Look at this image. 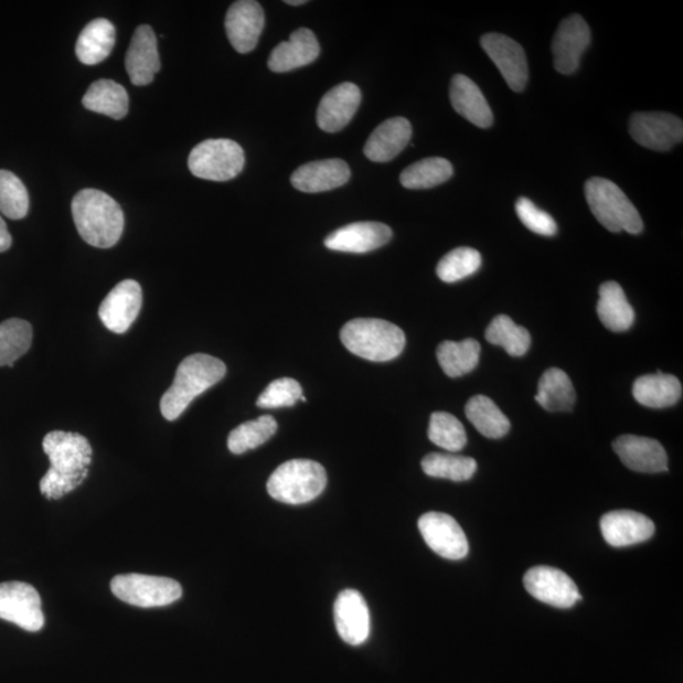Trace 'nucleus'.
<instances>
[{
  "label": "nucleus",
  "mask_w": 683,
  "mask_h": 683,
  "mask_svg": "<svg viewBox=\"0 0 683 683\" xmlns=\"http://www.w3.org/2000/svg\"><path fill=\"white\" fill-rule=\"evenodd\" d=\"M50 469L40 482L41 494L58 500L79 488L88 478L93 449L89 440L73 431H50L42 442Z\"/></svg>",
  "instance_id": "1"
},
{
  "label": "nucleus",
  "mask_w": 683,
  "mask_h": 683,
  "mask_svg": "<svg viewBox=\"0 0 683 683\" xmlns=\"http://www.w3.org/2000/svg\"><path fill=\"white\" fill-rule=\"evenodd\" d=\"M73 218L86 244L110 248L125 230V213L114 198L97 189H84L73 199Z\"/></svg>",
  "instance_id": "2"
},
{
  "label": "nucleus",
  "mask_w": 683,
  "mask_h": 683,
  "mask_svg": "<svg viewBox=\"0 0 683 683\" xmlns=\"http://www.w3.org/2000/svg\"><path fill=\"white\" fill-rule=\"evenodd\" d=\"M223 361L205 353L192 354L180 363L174 383L163 394L160 409L167 420H177L195 397L202 395L226 376Z\"/></svg>",
  "instance_id": "3"
},
{
  "label": "nucleus",
  "mask_w": 683,
  "mask_h": 683,
  "mask_svg": "<svg viewBox=\"0 0 683 683\" xmlns=\"http://www.w3.org/2000/svg\"><path fill=\"white\" fill-rule=\"evenodd\" d=\"M341 341L351 353L373 362L399 357L406 343L402 328L375 318H357L345 323Z\"/></svg>",
  "instance_id": "4"
},
{
  "label": "nucleus",
  "mask_w": 683,
  "mask_h": 683,
  "mask_svg": "<svg viewBox=\"0 0 683 683\" xmlns=\"http://www.w3.org/2000/svg\"><path fill=\"white\" fill-rule=\"evenodd\" d=\"M585 195L595 218L608 231L613 233L626 231L630 235H639L643 231L641 214L612 181L604 178L587 180Z\"/></svg>",
  "instance_id": "5"
},
{
  "label": "nucleus",
  "mask_w": 683,
  "mask_h": 683,
  "mask_svg": "<svg viewBox=\"0 0 683 683\" xmlns=\"http://www.w3.org/2000/svg\"><path fill=\"white\" fill-rule=\"evenodd\" d=\"M327 472L321 463L311 460H291L282 463L267 481L273 499L284 504L310 503L327 487Z\"/></svg>",
  "instance_id": "6"
},
{
  "label": "nucleus",
  "mask_w": 683,
  "mask_h": 683,
  "mask_svg": "<svg viewBox=\"0 0 683 683\" xmlns=\"http://www.w3.org/2000/svg\"><path fill=\"white\" fill-rule=\"evenodd\" d=\"M188 163L192 174L199 179L228 181L244 170L245 152L237 142L227 138L206 140L194 147Z\"/></svg>",
  "instance_id": "7"
},
{
  "label": "nucleus",
  "mask_w": 683,
  "mask_h": 683,
  "mask_svg": "<svg viewBox=\"0 0 683 683\" xmlns=\"http://www.w3.org/2000/svg\"><path fill=\"white\" fill-rule=\"evenodd\" d=\"M110 589L119 600L138 608L167 607L183 595L180 584L172 578L140 574L116 576Z\"/></svg>",
  "instance_id": "8"
},
{
  "label": "nucleus",
  "mask_w": 683,
  "mask_h": 683,
  "mask_svg": "<svg viewBox=\"0 0 683 683\" xmlns=\"http://www.w3.org/2000/svg\"><path fill=\"white\" fill-rule=\"evenodd\" d=\"M0 619L28 632H39L45 625L39 591L20 581L0 584Z\"/></svg>",
  "instance_id": "9"
},
{
  "label": "nucleus",
  "mask_w": 683,
  "mask_h": 683,
  "mask_svg": "<svg viewBox=\"0 0 683 683\" xmlns=\"http://www.w3.org/2000/svg\"><path fill=\"white\" fill-rule=\"evenodd\" d=\"M524 587L534 599L559 609L573 608L581 600L573 578L555 567L531 568L524 576Z\"/></svg>",
  "instance_id": "10"
},
{
  "label": "nucleus",
  "mask_w": 683,
  "mask_h": 683,
  "mask_svg": "<svg viewBox=\"0 0 683 683\" xmlns=\"http://www.w3.org/2000/svg\"><path fill=\"white\" fill-rule=\"evenodd\" d=\"M423 540L438 556L458 561L469 555V541L451 515L430 512L421 515L418 522Z\"/></svg>",
  "instance_id": "11"
},
{
  "label": "nucleus",
  "mask_w": 683,
  "mask_h": 683,
  "mask_svg": "<svg viewBox=\"0 0 683 683\" xmlns=\"http://www.w3.org/2000/svg\"><path fill=\"white\" fill-rule=\"evenodd\" d=\"M629 132L633 140L654 151H669L683 140V122L676 116L650 111L630 118Z\"/></svg>",
  "instance_id": "12"
},
{
  "label": "nucleus",
  "mask_w": 683,
  "mask_h": 683,
  "mask_svg": "<svg viewBox=\"0 0 683 683\" xmlns=\"http://www.w3.org/2000/svg\"><path fill=\"white\" fill-rule=\"evenodd\" d=\"M591 31L580 14L568 17L559 24L552 42L553 64L558 73L574 74L584 52L589 47Z\"/></svg>",
  "instance_id": "13"
},
{
  "label": "nucleus",
  "mask_w": 683,
  "mask_h": 683,
  "mask_svg": "<svg viewBox=\"0 0 683 683\" xmlns=\"http://www.w3.org/2000/svg\"><path fill=\"white\" fill-rule=\"evenodd\" d=\"M481 46L514 92H522L529 82V63L523 47L516 41L500 33H488Z\"/></svg>",
  "instance_id": "14"
},
{
  "label": "nucleus",
  "mask_w": 683,
  "mask_h": 683,
  "mask_svg": "<svg viewBox=\"0 0 683 683\" xmlns=\"http://www.w3.org/2000/svg\"><path fill=\"white\" fill-rule=\"evenodd\" d=\"M141 308V285L135 280H124L103 300L98 314L110 332L124 334L131 328Z\"/></svg>",
  "instance_id": "15"
},
{
  "label": "nucleus",
  "mask_w": 683,
  "mask_h": 683,
  "mask_svg": "<svg viewBox=\"0 0 683 683\" xmlns=\"http://www.w3.org/2000/svg\"><path fill=\"white\" fill-rule=\"evenodd\" d=\"M265 25L262 4L255 0H239L233 3L226 15L227 36L233 49L248 54L257 46Z\"/></svg>",
  "instance_id": "16"
},
{
  "label": "nucleus",
  "mask_w": 683,
  "mask_h": 683,
  "mask_svg": "<svg viewBox=\"0 0 683 683\" xmlns=\"http://www.w3.org/2000/svg\"><path fill=\"white\" fill-rule=\"evenodd\" d=\"M337 632L350 645H361L370 637L371 620L367 602L356 590H344L334 602Z\"/></svg>",
  "instance_id": "17"
},
{
  "label": "nucleus",
  "mask_w": 683,
  "mask_h": 683,
  "mask_svg": "<svg viewBox=\"0 0 683 683\" xmlns=\"http://www.w3.org/2000/svg\"><path fill=\"white\" fill-rule=\"evenodd\" d=\"M392 237L393 231L384 223L357 222L334 231L324 246L340 253L366 254L385 246Z\"/></svg>",
  "instance_id": "18"
},
{
  "label": "nucleus",
  "mask_w": 683,
  "mask_h": 683,
  "mask_svg": "<svg viewBox=\"0 0 683 683\" xmlns=\"http://www.w3.org/2000/svg\"><path fill=\"white\" fill-rule=\"evenodd\" d=\"M362 94L357 85L334 86L319 103L317 122L322 131L335 134L348 126L360 107Z\"/></svg>",
  "instance_id": "19"
},
{
  "label": "nucleus",
  "mask_w": 683,
  "mask_h": 683,
  "mask_svg": "<svg viewBox=\"0 0 683 683\" xmlns=\"http://www.w3.org/2000/svg\"><path fill=\"white\" fill-rule=\"evenodd\" d=\"M600 529L604 540L617 548L647 542L653 537L655 531L650 517L632 510H617L605 514L600 521Z\"/></svg>",
  "instance_id": "20"
},
{
  "label": "nucleus",
  "mask_w": 683,
  "mask_h": 683,
  "mask_svg": "<svg viewBox=\"0 0 683 683\" xmlns=\"http://www.w3.org/2000/svg\"><path fill=\"white\" fill-rule=\"evenodd\" d=\"M613 451L628 469L642 473L669 470V458L659 440L638 436H621L613 440Z\"/></svg>",
  "instance_id": "21"
},
{
  "label": "nucleus",
  "mask_w": 683,
  "mask_h": 683,
  "mask_svg": "<svg viewBox=\"0 0 683 683\" xmlns=\"http://www.w3.org/2000/svg\"><path fill=\"white\" fill-rule=\"evenodd\" d=\"M158 38L150 25L142 24L135 31L126 55V71L136 86L149 85L160 72Z\"/></svg>",
  "instance_id": "22"
},
{
  "label": "nucleus",
  "mask_w": 683,
  "mask_h": 683,
  "mask_svg": "<svg viewBox=\"0 0 683 683\" xmlns=\"http://www.w3.org/2000/svg\"><path fill=\"white\" fill-rule=\"evenodd\" d=\"M351 170L341 159L306 163L294 171L291 184L302 193H323L349 183Z\"/></svg>",
  "instance_id": "23"
},
{
  "label": "nucleus",
  "mask_w": 683,
  "mask_h": 683,
  "mask_svg": "<svg viewBox=\"0 0 683 683\" xmlns=\"http://www.w3.org/2000/svg\"><path fill=\"white\" fill-rule=\"evenodd\" d=\"M321 54V46L313 31L299 29L290 34L287 42L279 43L269 57V68L274 73H288L314 63Z\"/></svg>",
  "instance_id": "24"
},
{
  "label": "nucleus",
  "mask_w": 683,
  "mask_h": 683,
  "mask_svg": "<svg viewBox=\"0 0 683 683\" xmlns=\"http://www.w3.org/2000/svg\"><path fill=\"white\" fill-rule=\"evenodd\" d=\"M412 135L413 128L408 119H387L371 134L363 151L371 161H392L408 146Z\"/></svg>",
  "instance_id": "25"
},
{
  "label": "nucleus",
  "mask_w": 683,
  "mask_h": 683,
  "mask_svg": "<svg viewBox=\"0 0 683 683\" xmlns=\"http://www.w3.org/2000/svg\"><path fill=\"white\" fill-rule=\"evenodd\" d=\"M449 98L458 115L479 128H489L494 124V115L483 97L477 83L469 76L455 75L449 88Z\"/></svg>",
  "instance_id": "26"
},
{
  "label": "nucleus",
  "mask_w": 683,
  "mask_h": 683,
  "mask_svg": "<svg viewBox=\"0 0 683 683\" xmlns=\"http://www.w3.org/2000/svg\"><path fill=\"white\" fill-rule=\"evenodd\" d=\"M116 45V28L106 19L94 20L85 25L76 41V56L84 65L104 62Z\"/></svg>",
  "instance_id": "27"
},
{
  "label": "nucleus",
  "mask_w": 683,
  "mask_h": 683,
  "mask_svg": "<svg viewBox=\"0 0 683 683\" xmlns=\"http://www.w3.org/2000/svg\"><path fill=\"white\" fill-rule=\"evenodd\" d=\"M634 399L647 408L663 409L676 405L682 397V385L677 377L665 375L659 371L654 375H645L636 380L633 385Z\"/></svg>",
  "instance_id": "28"
},
{
  "label": "nucleus",
  "mask_w": 683,
  "mask_h": 683,
  "mask_svg": "<svg viewBox=\"0 0 683 683\" xmlns=\"http://www.w3.org/2000/svg\"><path fill=\"white\" fill-rule=\"evenodd\" d=\"M598 316L612 332H626L633 326L636 313L625 290L616 281L604 282L599 291Z\"/></svg>",
  "instance_id": "29"
},
{
  "label": "nucleus",
  "mask_w": 683,
  "mask_h": 683,
  "mask_svg": "<svg viewBox=\"0 0 683 683\" xmlns=\"http://www.w3.org/2000/svg\"><path fill=\"white\" fill-rule=\"evenodd\" d=\"M128 93L125 86L109 79L90 85L83 98V106L95 114L122 119L128 114Z\"/></svg>",
  "instance_id": "30"
},
{
  "label": "nucleus",
  "mask_w": 683,
  "mask_h": 683,
  "mask_svg": "<svg viewBox=\"0 0 683 683\" xmlns=\"http://www.w3.org/2000/svg\"><path fill=\"white\" fill-rule=\"evenodd\" d=\"M543 409L547 412H569L576 403V392L569 376L561 369H549L540 380L535 395Z\"/></svg>",
  "instance_id": "31"
},
{
  "label": "nucleus",
  "mask_w": 683,
  "mask_h": 683,
  "mask_svg": "<svg viewBox=\"0 0 683 683\" xmlns=\"http://www.w3.org/2000/svg\"><path fill=\"white\" fill-rule=\"evenodd\" d=\"M481 345L472 339L461 342L445 341L438 345L437 359L449 377L470 374L479 365Z\"/></svg>",
  "instance_id": "32"
},
{
  "label": "nucleus",
  "mask_w": 683,
  "mask_h": 683,
  "mask_svg": "<svg viewBox=\"0 0 683 683\" xmlns=\"http://www.w3.org/2000/svg\"><path fill=\"white\" fill-rule=\"evenodd\" d=\"M466 417L482 436L490 439L503 438L510 430V421L499 406L485 395L471 397L466 404Z\"/></svg>",
  "instance_id": "33"
},
{
  "label": "nucleus",
  "mask_w": 683,
  "mask_h": 683,
  "mask_svg": "<svg viewBox=\"0 0 683 683\" xmlns=\"http://www.w3.org/2000/svg\"><path fill=\"white\" fill-rule=\"evenodd\" d=\"M453 175L452 163L442 158H428L413 163L401 175V183L410 190H423L446 183Z\"/></svg>",
  "instance_id": "34"
},
{
  "label": "nucleus",
  "mask_w": 683,
  "mask_h": 683,
  "mask_svg": "<svg viewBox=\"0 0 683 683\" xmlns=\"http://www.w3.org/2000/svg\"><path fill=\"white\" fill-rule=\"evenodd\" d=\"M485 337L491 344L500 345L513 357L524 356L532 342L530 332L508 316H498L492 319Z\"/></svg>",
  "instance_id": "35"
},
{
  "label": "nucleus",
  "mask_w": 683,
  "mask_h": 683,
  "mask_svg": "<svg viewBox=\"0 0 683 683\" xmlns=\"http://www.w3.org/2000/svg\"><path fill=\"white\" fill-rule=\"evenodd\" d=\"M32 327L23 319L12 318L0 323V367L14 365L32 344Z\"/></svg>",
  "instance_id": "36"
},
{
  "label": "nucleus",
  "mask_w": 683,
  "mask_h": 683,
  "mask_svg": "<svg viewBox=\"0 0 683 683\" xmlns=\"http://www.w3.org/2000/svg\"><path fill=\"white\" fill-rule=\"evenodd\" d=\"M421 469L430 478L462 482L472 479L478 462L471 457L430 453L423 458Z\"/></svg>",
  "instance_id": "37"
},
{
  "label": "nucleus",
  "mask_w": 683,
  "mask_h": 683,
  "mask_svg": "<svg viewBox=\"0 0 683 683\" xmlns=\"http://www.w3.org/2000/svg\"><path fill=\"white\" fill-rule=\"evenodd\" d=\"M278 430V423L271 415H263L255 420L244 423L231 431L228 449L242 455L267 442Z\"/></svg>",
  "instance_id": "38"
},
{
  "label": "nucleus",
  "mask_w": 683,
  "mask_h": 683,
  "mask_svg": "<svg viewBox=\"0 0 683 683\" xmlns=\"http://www.w3.org/2000/svg\"><path fill=\"white\" fill-rule=\"evenodd\" d=\"M428 438L431 444L446 449L448 452H460L467 445L465 427L455 415L446 412L431 414Z\"/></svg>",
  "instance_id": "39"
},
{
  "label": "nucleus",
  "mask_w": 683,
  "mask_h": 683,
  "mask_svg": "<svg viewBox=\"0 0 683 683\" xmlns=\"http://www.w3.org/2000/svg\"><path fill=\"white\" fill-rule=\"evenodd\" d=\"M482 258L479 250L470 247H458L440 259L437 266L438 278L445 282L461 281L477 274Z\"/></svg>",
  "instance_id": "40"
},
{
  "label": "nucleus",
  "mask_w": 683,
  "mask_h": 683,
  "mask_svg": "<svg viewBox=\"0 0 683 683\" xmlns=\"http://www.w3.org/2000/svg\"><path fill=\"white\" fill-rule=\"evenodd\" d=\"M30 198L28 189L13 172L0 170V212L7 218L22 220L28 215Z\"/></svg>",
  "instance_id": "41"
},
{
  "label": "nucleus",
  "mask_w": 683,
  "mask_h": 683,
  "mask_svg": "<svg viewBox=\"0 0 683 683\" xmlns=\"http://www.w3.org/2000/svg\"><path fill=\"white\" fill-rule=\"evenodd\" d=\"M301 396L302 388L297 380L282 377L267 386L256 404L263 409L289 408L296 405Z\"/></svg>",
  "instance_id": "42"
},
{
  "label": "nucleus",
  "mask_w": 683,
  "mask_h": 683,
  "mask_svg": "<svg viewBox=\"0 0 683 683\" xmlns=\"http://www.w3.org/2000/svg\"><path fill=\"white\" fill-rule=\"evenodd\" d=\"M515 212L524 226L541 236H555L558 228L555 220L547 212L540 210L529 198H521L515 204Z\"/></svg>",
  "instance_id": "43"
},
{
  "label": "nucleus",
  "mask_w": 683,
  "mask_h": 683,
  "mask_svg": "<svg viewBox=\"0 0 683 683\" xmlns=\"http://www.w3.org/2000/svg\"><path fill=\"white\" fill-rule=\"evenodd\" d=\"M12 246V236L8 232L7 224L2 217H0V253H6Z\"/></svg>",
  "instance_id": "44"
},
{
  "label": "nucleus",
  "mask_w": 683,
  "mask_h": 683,
  "mask_svg": "<svg viewBox=\"0 0 683 683\" xmlns=\"http://www.w3.org/2000/svg\"><path fill=\"white\" fill-rule=\"evenodd\" d=\"M289 6H294V7H298V6H302L306 4V0H287V2H285Z\"/></svg>",
  "instance_id": "45"
}]
</instances>
